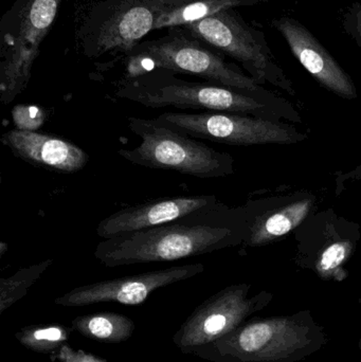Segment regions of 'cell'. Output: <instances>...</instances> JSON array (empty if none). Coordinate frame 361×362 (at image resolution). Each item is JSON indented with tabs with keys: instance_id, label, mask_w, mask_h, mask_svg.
Listing matches in <instances>:
<instances>
[{
	"instance_id": "cell-1",
	"label": "cell",
	"mask_w": 361,
	"mask_h": 362,
	"mask_svg": "<svg viewBox=\"0 0 361 362\" xmlns=\"http://www.w3.org/2000/svg\"><path fill=\"white\" fill-rule=\"evenodd\" d=\"M239 238L233 215L216 202L165 225L101 240L95 257L112 268L173 262L220 250Z\"/></svg>"
},
{
	"instance_id": "cell-2",
	"label": "cell",
	"mask_w": 361,
	"mask_h": 362,
	"mask_svg": "<svg viewBox=\"0 0 361 362\" xmlns=\"http://www.w3.org/2000/svg\"><path fill=\"white\" fill-rule=\"evenodd\" d=\"M322 338L311 318L261 319L244 322L191 354L212 362H292L317 350Z\"/></svg>"
},
{
	"instance_id": "cell-3",
	"label": "cell",
	"mask_w": 361,
	"mask_h": 362,
	"mask_svg": "<svg viewBox=\"0 0 361 362\" xmlns=\"http://www.w3.org/2000/svg\"><path fill=\"white\" fill-rule=\"evenodd\" d=\"M129 78L156 69L199 76L211 84L262 97L266 90L237 66L227 63L218 51L208 47L182 27L167 35L137 45L129 52Z\"/></svg>"
},
{
	"instance_id": "cell-4",
	"label": "cell",
	"mask_w": 361,
	"mask_h": 362,
	"mask_svg": "<svg viewBox=\"0 0 361 362\" xmlns=\"http://www.w3.org/2000/svg\"><path fill=\"white\" fill-rule=\"evenodd\" d=\"M63 0H15L0 21V103L8 105L28 87L40 46Z\"/></svg>"
},
{
	"instance_id": "cell-5",
	"label": "cell",
	"mask_w": 361,
	"mask_h": 362,
	"mask_svg": "<svg viewBox=\"0 0 361 362\" xmlns=\"http://www.w3.org/2000/svg\"><path fill=\"white\" fill-rule=\"evenodd\" d=\"M129 127L141 138L133 150H120L125 160L150 168L170 170L199 178H216L233 173V158L194 138L165 127L158 119L127 118Z\"/></svg>"
},
{
	"instance_id": "cell-6",
	"label": "cell",
	"mask_w": 361,
	"mask_h": 362,
	"mask_svg": "<svg viewBox=\"0 0 361 362\" xmlns=\"http://www.w3.org/2000/svg\"><path fill=\"white\" fill-rule=\"evenodd\" d=\"M117 95L150 108L171 106L178 110L258 114L264 106L256 95L211 83L188 82L163 69L129 78Z\"/></svg>"
},
{
	"instance_id": "cell-7",
	"label": "cell",
	"mask_w": 361,
	"mask_h": 362,
	"mask_svg": "<svg viewBox=\"0 0 361 362\" xmlns=\"http://www.w3.org/2000/svg\"><path fill=\"white\" fill-rule=\"evenodd\" d=\"M182 28L220 54L239 62L259 84L271 83L290 95H296L294 85L278 64L265 34L246 23L235 8Z\"/></svg>"
},
{
	"instance_id": "cell-8",
	"label": "cell",
	"mask_w": 361,
	"mask_h": 362,
	"mask_svg": "<svg viewBox=\"0 0 361 362\" xmlns=\"http://www.w3.org/2000/svg\"><path fill=\"white\" fill-rule=\"evenodd\" d=\"M157 119L182 135L229 146L292 144L307 139V135L298 133L290 125L232 112H165Z\"/></svg>"
},
{
	"instance_id": "cell-9",
	"label": "cell",
	"mask_w": 361,
	"mask_h": 362,
	"mask_svg": "<svg viewBox=\"0 0 361 362\" xmlns=\"http://www.w3.org/2000/svg\"><path fill=\"white\" fill-rule=\"evenodd\" d=\"M248 284L231 285L206 300L176 332L175 346L184 354H191L243 325L271 298L266 293L250 298Z\"/></svg>"
},
{
	"instance_id": "cell-10",
	"label": "cell",
	"mask_w": 361,
	"mask_h": 362,
	"mask_svg": "<svg viewBox=\"0 0 361 362\" xmlns=\"http://www.w3.org/2000/svg\"><path fill=\"white\" fill-rule=\"evenodd\" d=\"M203 272V264H187L114 280L101 281L76 287L57 298L54 303L64 308H82L104 302L140 305L157 289L188 280Z\"/></svg>"
},
{
	"instance_id": "cell-11",
	"label": "cell",
	"mask_w": 361,
	"mask_h": 362,
	"mask_svg": "<svg viewBox=\"0 0 361 362\" xmlns=\"http://www.w3.org/2000/svg\"><path fill=\"white\" fill-rule=\"evenodd\" d=\"M271 23L283 36L299 63L322 87L343 99L357 98L351 76L304 25L290 16L273 19Z\"/></svg>"
},
{
	"instance_id": "cell-12",
	"label": "cell",
	"mask_w": 361,
	"mask_h": 362,
	"mask_svg": "<svg viewBox=\"0 0 361 362\" xmlns=\"http://www.w3.org/2000/svg\"><path fill=\"white\" fill-rule=\"evenodd\" d=\"M215 196H176L127 206L100 221L97 235L102 240L158 227L194 211L216 204Z\"/></svg>"
},
{
	"instance_id": "cell-13",
	"label": "cell",
	"mask_w": 361,
	"mask_h": 362,
	"mask_svg": "<svg viewBox=\"0 0 361 362\" xmlns=\"http://www.w3.org/2000/svg\"><path fill=\"white\" fill-rule=\"evenodd\" d=\"M0 141L17 158L59 173H76L89 161V155L80 146L48 134L15 129L4 134Z\"/></svg>"
},
{
	"instance_id": "cell-14",
	"label": "cell",
	"mask_w": 361,
	"mask_h": 362,
	"mask_svg": "<svg viewBox=\"0 0 361 362\" xmlns=\"http://www.w3.org/2000/svg\"><path fill=\"white\" fill-rule=\"evenodd\" d=\"M161 8L140 0H127L104 23L99 37L102 52L107 50L131 52L144 35L154 30L155 21Z\"/></svg>"
},
{
	"instance_id": "cell-15",
	"label": "cell",
	"mask_w": 361,
	"mask_h": 362,
	"mask_svg": "<svg viewBox=\"0 0 361 362\" xmlns=\"http://www.w3.org/2000/svg\"><path fill=\"white\" fill-rule=\"evenodd\" d=\"M313 208V199L297 200L252 226L248 245L263 246L279 240L298 227Z\"/></svg>"
},
{
	"instance_id": "cell-16",
	"label": "cell",
	"mask_w": 361,
	"mask_h": 362,
	"mask_svg": "<svg viewBox=\"0 0 361 362\" xmlns=\"http://www.w3.org/2000/svg\"><path fill=\"white\" fill-rule=\"evenodd\" d=\"M72 329L84 337L104 344H120L133 336L135 322L124 315L112 312L95 313L76 317Z\"/></svg>"
},
{
	"instance_id": "cell-17",
	"label": "cell",
	"mask_w": 361,
	"mask_h": 362,
	"mask_svg": "<svg viewBox=\"0 0 361 362\" xmlns=\"http://www.w3.org/2000/svg\"><path fill=\"white\" fill-rule=\"evenodd\" d=\"M250 6H256V4L249 0H195L176 8L161 11L155 21L154 30L165 27H182L228 8Z\"/></svg>"
},
{
	"instance_id": "cell-18",
	"label": "cell",
	"mask_w": 361,
	"mask_h": 362,
	"mask_svg": "<svg viewBox=\"0 0 361 362\" xmlns=\"http://www.w3.org/2000/svg\"><path fill=\"white\" fill-rule=\"evenodd\" d=\"M70 329L64 325H33L21 329L15 338L25 349L42 354L54 355L69 340Z\"/></svg>"
},
{
	"instance_id": "cell-19",
	"label": "cell",
	"mask_w": 361,
	"mask_h": 362,
	"mask_svg": "<svg viewBox=\"0 0 361 362\" xmlns=\"http://www.w3.org/2000/svg\"><path fill=\"white\" fill-rule=\"evenodd\" d=\"M53 264V259H46L29 267L21 268L13 276L0 280V314L14 305L27 295L30 287Z\"/></svg>"
},
{
	"instance_id": "cell-20",
	"label": "cell",
	"mask_w": 361,
	"mask_h": 362,
	"mask_svg": "<svg viewBox=\"0 0 361 362\" xmlns=\"http://www.w3.org/2000/svg\"><path fill=\"white\" fill-rule=\"evenodd\" d=\"M354 246L351 240H339L326 247L317 263L316 270L324 280L343 281L347 278L348 272L343 265L350 259L353 252Z\"/></svg>"
},
{
	"instance_id": "cell-21",
	"label": "cell",
	"mask_w": 361,
	"mask_h": 362,
	"mask_svg": "<svg viewBox=\"0 0 361 362\" xmlns=\"http://www.w3.org/2000/svg\"><path fill=\"white\" fill-rule=\"evenodd\" d=\"M12 116L17 129L36 132L44 124L46 112L38 106L20 104L13 108Z\"/></svg>"
},
{
	"instance_id": "cell-22",
	"label": "cell",
	"mask_w": 361,
	"mask_h": 362,
	"mask_svg": "<svg viewBox=\"0 0 361 362\" xmlns=\"http://www.w3.org/2000/svg\"><path fill=\"white\" fill-rule=\"evenodd\" d=\"M345 31L355 40L361 48V0L354 2L343 15Z\"/></svg>"
},
{
	"instance_id": "cell-23",
	"label": "cell",
	"mask_w": 361,
	"mask_h": 362,
	"mask_svg": "<svg viewBox=\"0 0 361 362\" xmlns=\"http://www.w3.org/2000/svg\"><path fill=\"white\" fill-rule=\"evenodd\" d=\"M54 355L59 362H107L90 353L74 350L67 344L61 346Z\"/></svg>"
},
{
	"instance_id": "cell-24",
	"label": "cell",
	"mask_w": 361,
	"mask_h": 362,
	"mask_svg": "<svg viewBox=\"0 0 361 362\" xmlns=\"http://www.w3.org/2000/svg\"><path fill=\"white\" fill-rule=\"evenodd\" d=\"M249 1L254 2V4H262V2H267L269 1V0H249Z\"/></svg>"
}]
</instances>
